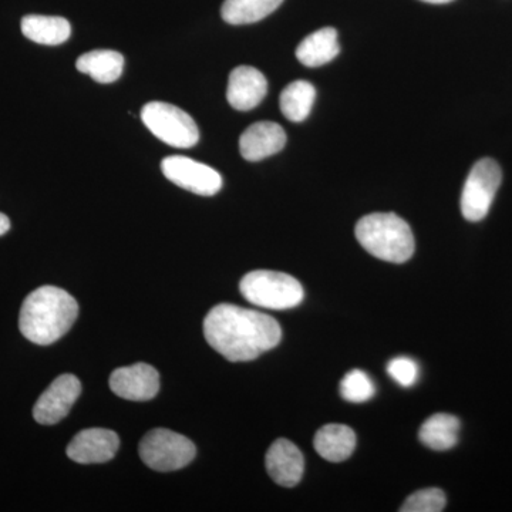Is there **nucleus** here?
Here are the masks:
<instances>
[{
    "instance_id": "obj_1",
    "label": "nucleus",
    "mask_w": 512,
    "mask_h": 512,
    "mask_svg": "<svg viewBox=\"0 0 512 512\" xmlns=\"http://www.w3.org/2000/svg\"><path fill=\"white\" fill-rule=\"evenodd\" d=\"M204 336L229 362H249L276 348L282 329L266 313L220 303L205 316Z\"/></svg>"
},
{
    "instance_id": "obj_2",
    "label": "nucleus",
    "mask_w": 512,
    "mask_h": 512,
    "mask_svg": "<svg viewBox=\"0 0 512 512\" xmlns=\"http://www.w3.org/2000/svg\"><path fill=\"white\" fill-rule=\"evenodd\" d=\"M77 316L79 305L69 292L56 286H42L23 302L19 329L35 345L49 346L72 329Z\"/></svg>"
},
{
    "instance_id": "obj_3",
    "label": "nucleus",
    "mask_w": 512,
    "mask_h": 512,
    "mask_svg": "<svg viewBox=\"0 0 512 512\" xmlns=\"http://www.w3.org/2000/svg\"><path fill=\"white\" fill-rule=\"evenodd\" d=\"M356 238L370 255L392 264H404L414 254L412 228L393 212L363 217L357 222Z\"/></svg>"
},
{
    "instance_id": "obj_4",
    "label": "nucleus",
    "mask_w": 512,
    "mask_h": 512,
    "mask_svg": "<svg viewBox=\"0 0 512 512\" xmlns=\"http://www.w3.org/2000/svg\"><path fill=\"white\" fill-rule=\"evenodd\" d=\"M239 291L248 302L272 311L296 308L305 296L298 279L275 271L249 272L242 278Z\"/></svg>"
},
{
    "instance_id": "obj_5",
    "label": "nucleus",
    "mask_w": 512,
    "mask_h": 512,
    "mask_svg": "<svg viewBox=\"0 0 512 512\" xmlns=\"http://www.w3.org/2000/svg\"><path fill=\"white\" fill-rule=\"evenodd\" d=\"M141 120L148 130L175 148H191L200 140V131L190 114L173 104L151 101L141 110Z\"/></svg>"
},
{
    "instance_id": "obj_6",
    "label": "nucleus",
    "mask_w": 512,
    "mask_h": 512,
    "mask_svg": "<svg viewBox=\"0 0 512 512\" xmlns=\"http://www.w3.org/2000/svg\"><path fill=\"white\" fill-rule=\"evenodd\" d=\"M197 454L194 443L167 429H154L140 443V457L151 470L177 471L187 467Z\"/></svg>"
},
{
    "instance_id": "obj_7",
    "label": "nucleus",
    "mask_w": 512,
    "mask_h": 512,
    "mask_svg": "<svg viewBox=\"0 0 512 512\" xmlns=\"http://www.w3.org/2000/svg\"><path fill=\"white\" fill-rule=\"evenodd\" d=\"M501 180L503 174L497 161L483 158L474 164L461 194V212L467 221L478 222L487 217Z\"/></svg>"
},
{
    "instance_id": "obj_8",
    "label": "nucleus",
    "mask_w": 512,
    "mask_h": 512,
    "mask_svg": "<svg viewBox=\"0 0 512 512\" xmlns=\"http://www.w3.org/2000/svg\"><path fill=\"white\" fill-rule=\"evenodd\" d=\"M161 171L171 183L202 197H212L222 188V177L218 171L188 157L164 158Z\"/></svg>"
},
{
    "instance_id": "obj_9",
    "label": "nucleus",
    "mask_w": 512,
    "mask_h": 512,
    "mask_svg": "<svg viewBox=\"0 0 512 512\" xmlns=\"http://www.w3.org/2000/svg\"><path fill=\"white\" fill-rule=\"evenodd\" d=\"M82 393V383L74 375H62L42 393L33 407V417L43 426L62 421Z\"/></svg>"
},
{
    "instance_id": "obj_10",
    "label": "nucleus",
    "mask_w": 512,
    "mask_h": 512,
    "mask_svg": "<svg viewBox=\"0 0 512 512\" xmlns=\"http://www.w3.org/2000/svg\"><path fill=\"white\" fill-rule=\"evenodd\" d=\"M110 389L121 399L131 402H148L160 390V375L147 363L120 367L110 376Z\"/></svg>"
},
{
    "instance_id": "obj_11",
    "label": "nucleus",
    "mask_w": 512,
    "mask_h": 512,
    "mask_svg": "<svg viewBox=\"0 0 512 512\" xmlns=\"http://www.w3.org/2000/svg\"><path fill=\"white\" fill-rule=\"evenodd\" d=\"M120 447L117 433L106 429H87L74 436L67 446V457L79 464H101L113 460Z\"/></svg>"
},
{
    "instance_id": "obj_12",
    "label": "nucleus",
    "mask_w": 512,
    "mask_h": 512,
    "mask_svg": "<svg viewBox=\"0 0 512 512\" xmlns=\"http://www.w3.org/2000/svg\"><path fill=\"white\" fill-rule=\"evenodd\" d=\"M269 477L282 487H295L301 483L305 471V458L292 441L276 440L265 458Z\"/></svg>"
},
{
    "instance_id": "obj_13",
    "label": "nucleus",
    "mask_w": 512,
    "mask_h": 512,
    "mask_svg": "<svg viewBox=\"0 0 512 512\" xmlns=\"http://www.w3.org/2000/svg\"><path fill=\"white\" fill-rule=\"evenodd\" d=\"M266 92L268 82L255 67L239 66L229 74L227 99L235 110L255 109L265 99Z\"/></svg>"
},
{
    "instance_id": "obj_14",
    "label": "nucleus",
    "mask_w": 512,
    "mask_h": 512,
    "mask_svg": "<svg viewBox=\"0 0 512 512\" xmlns=\"http://www.w3.org/2000/svg\"><path fill=\"white\" fill-rule=\"evenodd\" d=\"M286 144L284 128L272 121L252 124L239 138V151L247 161H261L279 153Z\"/></svg>"
},
{
    "instance_id": "obj_15",
    "label": "nucleus",
    "mask_w": 512,
    "mask_h": 512,
    "mask_svg": "<svg viewBox=\"0 0 512 512\" xmlns=\"http://www.w3.org/2000/svg\"><path fill=\"white\" fill-rule=\"evenodd\" d=\"M313 444L320 457L330 463H340L355 451L356 434L345 424H326L315 434Z\"/></svg>"
},
{
    "instance_id": "obj_16",
    "label": "nucleus",
    "mask_w": 512,
    "mask_h": 512,
    "mask_svg": "<svg viewBox=\"0 0 512 512\" xmlns=\"http://www.w3.org/2000/svg\"><path fill=\"white\" fill-rule=\"evenodd\" d=\"M340 53L338 32L333 28L316 30L306 36L296 49V57L306 67H319L332 62Z\"/></svg>"
},
{
    "instance_id": "obj_17",
    "label": "nucleus",
    "mask_w": 512,
    "mask_h": 512,
    "mask_svg": "<svg viewBox=\"0 0 512 512\" xmlns=\"http://www.w3.org/2000/svg\"><path fill=\"white\" fill-rule=\"evenodd\" d=\"M22 33L39 45L59 46L69 40L72 26L59 16L28 15L22 19Z\"/></svg>"
},
{
    "instance_id": "obj_18",
    "label": "nucleus",
    "mask_w": 512,
    "mask_h": 512,
    "mask_svg": "<svg viewBox=\"0 0 512 512\" xmlns=\"http://www.w3.org/2000/svg\"><path fill=\"white\" fill-rule=\"evenodd\" d=\"M76 67L80 73L89 74L97 83H114L123 74L124 57L114 50H93L80 56Z\"/></svg>"
},
{
    "instance_id": "obj_19",
    "label": "nucleus",
    "mask_w": 512,
    "mask_h": 512,
    "mask_svg": "<svg viewBox=\"0 0 512 512\" xmlns=\"http://www.w3.org/2000/svg\"><path fill=\"white\" fill-rule=\"evenodd\" d=\"M460 426V420L453 414H433L421 424L419 439L431 450H450L457 446Z\"/></svg>"
},
{
    "instance_id": "obj_20",
    "label": "nucleus",
    "mask_w": 512,
    "mask_h": 512,
    "mask_svg": "<svg viewBox=\"0 0 512 512\" xmlns=\"http://www.w3.org/2000/svg\"><path fill=\"white\" fill-rule=\"evenodd\" d=\"M284 0H225L222 19L229 25H249L275 12Z\"/></svg>"
},
{
    "instance_id": "obj_21",
    "label": "nucleus",
    "mask_w": 512,
    "mask_h": 512,
    "mask_svg": "<svg viewBox=\"0 0 512 512\" xmlns=\"http://www.w3.org/2000/svg\"><path fill=\"white\" fill-rule=\"evenodd\" d=\"M315 100V86L305 80H298V82H292L285 87L279 103H281V111L286 119L293 123H301L308 119Z\"/></svg>"
},
{
    "instance_id": "obj_22",
    "label": "nucleus",
    "mask_w": 512,
    "mask_h": 512,
    "mask_svg": "<svg viewBox=\"0 0 512 512\" xmlns=\"http://www.w3.org/2000/svg\"><path fill=\"white\" fill-rule=\"evenodd\" d=\"M375 393V383L363 370H350L340 382V396L349 403L369 402Z\"/></svg>"
},
{
    "instance_id": "obj_23",
    "label": "nucleus",
    "mask_w": 512,
    "mask_h": 512,
    "mask_svg": "<svg viewBox=\"0 0 512 512\" xmlns=\"http://www.w3.org/2000/svg\"><path fill=\"white\" fill-rule=\"evenodd\" d=\"M446 494L440 488H426L410 495L400 511L402 512H440L446 508Z\"/></svg>"
},
{
    "instance_id": "obj_24",
    "label": "nucleus",
    "mask_w": 512,
    "mask_h": 512,
    "mask_svg": "<svg viewBox=\"0 0 512 512\" xmlns=\"http://www.w3.org/2000/svg\"><path fill=\"white\" fill-rule=\"evenodd\" d=\"M387 373L400 386L412 387L419 380L420 369L410 357H394L387 365Z\"/></svg>"
},
{
    "instance_id": "obj_25",
    "label": "nucleus",
    "mask_w": 512,
    "mask_h": 512,
    "mask_svg": "<svg viewBox=\"0 0 512 512\" xmlns=\"http://www.w3.org/2000/svg\"><path fill=\"white\" fill-rule=\"evenodd\" d=\"M10 229V220L8 217H6L5 214H2V212H0V237H2V235H5L6 232H8Z\"/></svg>"
},
{
    "instance_id": "obj_26",
    "label": "nucleus",
    "mask_w": 512,
    "mask_h": 512,
    "mask_svg": "<svg viewBox=\"0 0 512 512\" xmlns=\"http://www.w3.org/2000/svg\"><path fill=\"white\" fill-rule=\"evenodd\" d=\"M421 2L433 3V5H444V3L453 2V0H421Z\"/></svg>"
}]
</instances>
